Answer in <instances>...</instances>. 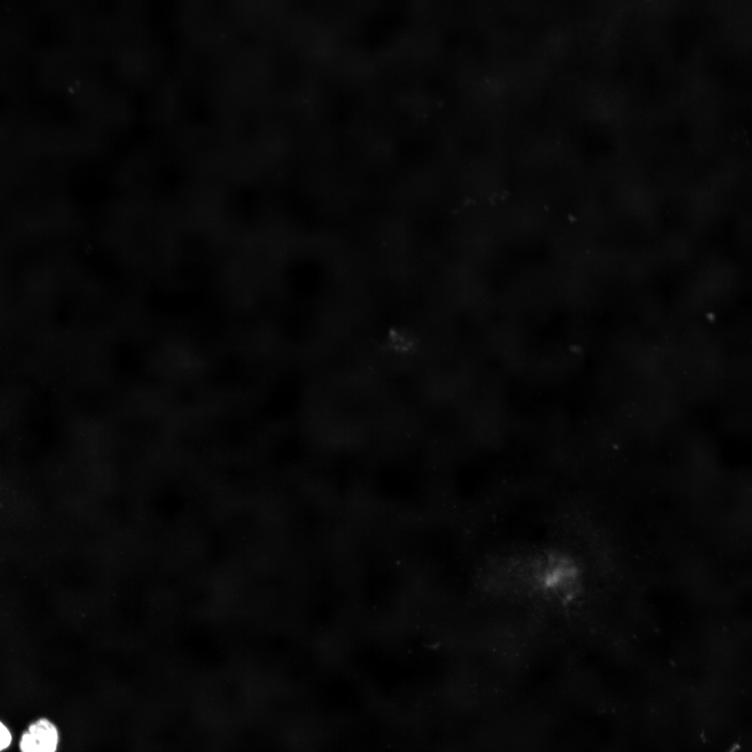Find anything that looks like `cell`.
Wrapping results in <instances>:
<instances>
[{
  "label": "cell",
  "instance_id": "obj_4",
  "mask_svg": "<svg viewBox=\"0 0 752 752\" xmlns=\"http://www.w3.org/2000/svg\"><path fill=\"white\" fill-rule=\"evenodd\" d=\"M19 746L20 752H32L31 739L27 731L22 734Z\"/></svg>",
  "mask_w": 752,
  "mask_h": 752
},
{
  "label": "cell",
  "instance_id": "obj_3",
  "mask_svg": "<svg viewBox=\"0 0 752 752\" xmlns=\"http://www.w3.org/2000/svg\"><path fill=\"white\" fill-rule=\"evenodd\" d=\"M12 735L7 726L0 721V751L6 749L11 744Z\"/></svg>",
  "mask_w": 752,
  "mask_h": 752
},
{
  "label": "cell",
  "instance_id": "obj_1",
  "mask_svg": "<svg viewBox=\"0 0 752 752\" xmlns=\"http://www.w3.org/2000/svg\"><path fill=\"white\" fill-rule=\"evenodd\" d=\"M529 588L540 601L569 610L584 600L588 588L586 567L572 550L558 545L542 547L527 564Z\"/></svg>",
  "mask_w": 752,
  "mask_h": 752
},
{
  "label": "cell",
  "instance_id": "obj_2",
  "mask_svg": "<svg viewBox=\"0 0 752 752\" xmlns=\"http://www.w3.org/2000/svg\"><path fill=\"white\" fill-rule=\"evenodd\" d=\"M30 736L32 752H56L59 733L56 726L46 718L31 723L27 730Z\"/></svg>",
  "mask_w": 752,
  "mask_h": 752
}]
</instances>
